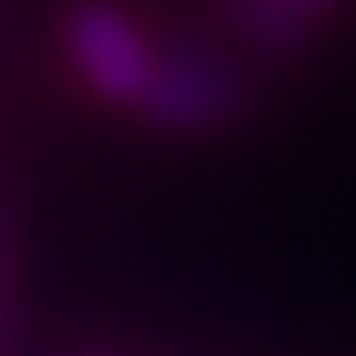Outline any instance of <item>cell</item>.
<instances>
[{
	"mask_svg": "<svg viewBox=\"0 0 356 356\" xmlns=\"http://www.w3.org/2000/svg\"><path fill=\"white\" fill-rule=\"evenodd\" d=\"M70 50L84 79L109 99H144L159 74L144 35L109 6H84L70 25Z\"/></svg>",
	"mask_w": 356,
	"mask_h": 356,
	"instance_id": "cell-1",
	"label": "cell"
},
{
	"mask_svg": "<svg viewBox=\"0 0 356 356\" xmlns=\"http://www.w3.org/2000/svg\"><path fill=\"white\" fill-rule=\"evenodd\" d=\"M144 99H154V109H163L173 119H198L218 99V79H208L203 70H188V65L184 70H159Z\"/></svg>",
	"mask_w": 356,
	"mask_h": 356,
	"instance_id": "cell-2",
	"label": "cell"
},
{
	"mask_svg": "<svg viewBox=\"0 0 356 356\" xmlns=\"http://www.w3.org/2000/svg\"><path fill=\"white\" fill-rule=\"evenodd\" d=\"M257 6H262L267 15H273L277 25H287V20H302V15H312V10L322 6V0H257Z\"/></svg>",
	"mask_w": 356,
	"mask_h": 356,
	"instance_id": "cell-3",
	"label": "cell"
}]
</instances>
